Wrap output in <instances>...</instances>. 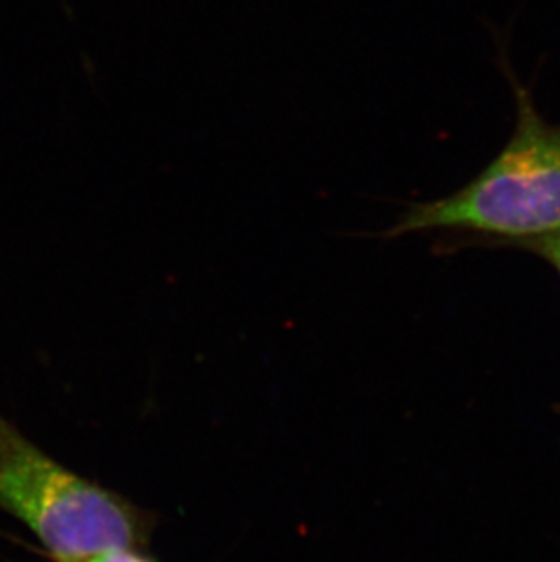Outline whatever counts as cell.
Returning a JSON list of instances; mask_svg holds the SVG:
<instances>
[{
	"label": "cell",
	"instance_id": "cell-1",
	"mask_svg": "<svg viewBox=\"0 0 560 562\" xmlns=\"http://www.w3.org/2000/svg\"><path fill=\"white\" fill-rule=\"evenodd\" d=\"M0 512L26 526L55 562L143 548L154 515L64 467L0 415Z\"/></svg>",
	"mask_w": 560,
	"mask_h": 562
},
{
	"label": "cell",
	"instance_id": "cell-2",
	"mask_svg": "<svg viewBox=\"0 0 560 562\" xmlns=\"http://www.w3.org/2000/svg\"><path fill=\"white\" fill-rule=\"evenodd\" d=\"M517 91V126L506 148L462 190L421 202L390 235L464 229L526 245L560 232V124H548Z\"/></svg>",
	"mask_w": 560,
	"mask_h": 562
},
{
	"label": "cell",
	"instance_id": "cell-3",
	"mask_svg": "<svg viewBox=\"0 0 560 562\" xmlns=\"http://www.w3.org/2000/svg\"><path fill=\"white\" fill-rule=\"evenodd\" d=\"M524 248H528V250L540 255L542 259L548 260V262H550V265L556 268L557 273L560 276V232L559 234L542 237V239L526 243Z\"/></svg>",
	"mask_w": 560,
	"mask_h": 562
},
{
	"label": "cell",
	"instance_id": "cell-4",
	"mask_svg": "<svg viewBox=\"0 0 560 562\" xmlns=\"http://www.w3.org/2000/svg\"><path fill=\"white\" fill-rule=\"evenodd\" d=\"M82 562H155L146 553L141 552V548H122V550H112V552L99 553L93 558L86 559Z\"/></svg>",
	"mask_w": 560,
	"mask_h": 562
}]
</instances>
